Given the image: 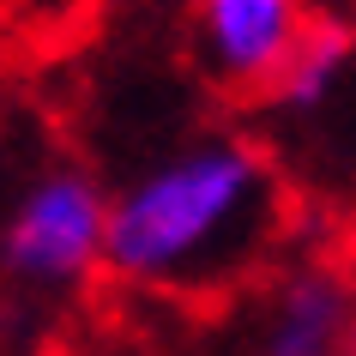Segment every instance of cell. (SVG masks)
<instances>
[{
  "label": "cell",
  "mask_w": 356,
  "mask_h": 356,
  "mask_svg": "<svg viewBox=\"0 0 356 356\" xmlns=\"http://www.w3.org/2000/svg\"><path fill=\"white\" fill-rule=\"evenodd\" d=\"M284 206L290 181L272 151L236 133H206L109 193L103 266L139 290L211 296L272 260Z\"/></svg>",
  "instance_id": "6da1fadb"
},
{
  "label": "cell",
  "mask_w": 356,
  "mask_h": 356,
  "mask_svg": "<svg viewBox=\"0 0 356 356\" xmlns=\"http://www.w3.org/2000/svg\"><path fill=\"white\" fill-rule=\"evenodd\" d=\"M272 145L308 188H356V24L314 13L296 55L254 97Z\"/></svg>",
  "instance_id": "7a4b0ae2"
},
{
  "label": "cell",
  "mask_w": 356,
  "mask_h": 356,
  "mask_svg": "<svg viewBox=\"0 0 356 356\" xmlns=\"http://www.w3.org/2000/svg\"><path fill=\"white\" fill-rule=\"evenodd\" d=\"M109 193L73 163L37 169L0 211V272L19 290H73L103 266Z\"/></svg>",
  "instance_id": "3957f363"
},
{
  "label": "cell",
  "mask_w": 356,
  "mask_h": 356,
  "mask_svg": "<svg viewBox=\"0 0 356 356\" xmlns=\"http://www.w3.org/2000/svg\"><path fill=\"white\" fill-rule=\"evenodd\" d=\"M248 356H356V278L296 254L248 296Z\"/></svg>",
  "instance_id": "277c9868"
},
{
  "label": "cell",
  "mask_w": 356,
  "mask_h": 356,
  "mask_svg": "<svg viewBox=\"0 0 356 356\" xmlns=\"http://www.w3.org/2000/svg\"><path fill=\"white\" fill-rule=\"evenodd\" d=\"M314 0H188L200 73L229 97H260L314 24Z\"/></svg>",
  "instance_id": "5b68a950"
},
{
  "label": "cell",
  "mask_w": 356,
  "mask_h": 356,
  "mask_svg": "<svg viewBox=\"0 0 356 356\" xmlns=\"http://www.w3.org/2000/svg\"><path fill=\"white\" fill-rule=\"evenodd\" d=\"M31 6H42V13H55V6H67V0H31Z\"/></svg>",
  "instance_id": "8992f818"
}]
</instances>
